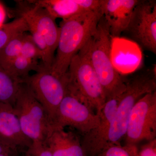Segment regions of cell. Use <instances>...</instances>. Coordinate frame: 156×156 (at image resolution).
Here are the masks:
<instances>
[{
  "label": "cell",
  "mask_w": 156,
  "mask_h": 156,
  "mask_svg": "<svg viewBox=\"0 0 156 156\" xmlns=\"http://www.w3.org/2000/svg\"><path fill=\"white\" fill-rule=\"evenodd\" d=\"M138 156H156V139L143 145L138 151Z\"/></svg>",
  "instance_id": "23"
},
{
  "label": "cell",
  "mask_w": 156,
  "mask_h": 156,
  "mask_svg": "<svg viewBox=\"0 0 156 156\" xmlns=\"http://www.w3.org/2000/svg\"><path fill=\"white\" fill-rule=\"evenodd\" d=\"M89 40L71 62L66 73L67 92L98 115L106 100L91 62Z\"/></svg>",
  "instance_id": "2"
},
{
  "label": "cell",
  "mask_w": 156,
  "mask_h": 156,
  "mask_svg": "<svg viewBox=\"0 0 156 156\" xmlns=\"http://www.w3.org/2000/svg\"><path fill=\"white\" fill-rule=\"evenodd\" d=\"M41 66V63L40 64L38 61L31 60L20 55L5 69L12 76L23 83L29 76L30 72L34 71L36 72Z\"/></svg>",
  "instance_id": "17"
},
{
  "label": "cell",
  "mask_w": 156,
  "mask_h": 156,
  "mask_svg": "<svg viewBox=\"0 0 156 156\" xmlns=\"http://www.w3.org/2000/svg\"><path fill=\"white\" fill-rule=\"evenodd\" d=\"M112 37L103 17L89 40L90 59L104 92L106 101L125 92L126 84L113 64Z\"/></svg>",
  "instance_id": "3"
},
{
  "label": "cell",
  "mask_w": 156,
  "mask_h": 156,
  "mask_svg": "<svg viewBox=\"0 0 156 156\" xmlns=\"http://www.w3.org/2000/svg\"><path fill=\"white\" fill-rule=\"evenodd\" d=\"M138 151L136 145L115 144L107 148L97 156H138Z\"/></svg>",
  "instance_id": "20"
},
{
  "label": "cell",
  "mask_w": 156,
  "mask_h": 156,
  "mask_svg": "<svg viewBox=\"0 0 156 156\" xmlns=\"http://www.w3.org/2000/svg\"><path fill=\"white\" fill-rule=\"evenodd\" d=\"M66 73L62 76L53 73L43 65L23 83L41 103L53 124L59 105L67 91Z\"/></svg>",
  "instance_id": "6"
},
{
  "label": "cell",
  "mask_w": 156,
  "mask_h": 156,
  "mask_svg": "<svg viewBox=\"0 0 156 156\" xmlns=\"http://www.w3.org/2000/svg\"><path fill=\"white\" fill-rule=\"evenodd\" d=\"M17 153L16 151L11 149L0 137V154H17Z\"/></svg>",
  "instance_id": "24"
},
{
  "label": "cell",
  "mask_w": 156,
  "mask_h": 156,
  "mask_svg": "<svg viewBox=\"0 0 156 156\" xmlns=\"http://www.w3.org/2000/svg\"><path fill=\"white\" fill-rule=\"evenodd\" d=\"M44 8L55 19L66 20L86 12L77 0H41L34 1Z\"/></svg>",
  "instance_id": "15"
},
{
  "label": "cell",
  "mask_w": 156,
  "mask_h": 156,
  "mask_svg": "<svg viewBox=\"0 0 156 156\" xmlns=\"http://www.w3.org/2000/svg\"><path fill=\"white\" fill-rule=\"evenodd\" d=\"M0 137L11 149H28L32 142L25 136L14 107L0 102Z\"/></svg>",
  "instance_id": "13"
},
{
  "label": "cell",
  "mask_w": 156,
  "mask_h": 156,
  "mask_svg": "<svg viewBox=\"0 0 156 156\" xmlns=\"http://www.w3.org/2000/svg\"><path fill=\"white\" fill-rule=\"evenodd\" d=\"M125 32L143 48L156 54L155 0H139Z\"/></svg>",
  "instance_id": "9"
},
{
  "label": "cell",
  "mask_w": 156,
  "mask_h": 156,
  "mask_svg": "<svg viewBox=\"0 0 156 156\" xmlns=\"http://www.w3.org/2000/svg\"><path fill=\"white\" fill-rule=\"evenodd\" d=\"M13 107L25 136L32 143H44L53 128V123L24 83L20 86Z\"/></svg>",
  "instance_id": "5"
},
{
  "label": "cell",
  "mask_w": 156,
  "mask_h": 156,
  "mask_svg": "<svg viewBox=\"0 0 156 156\" xmlns=\"http://www.w3.org/2000/svg\"><path fill=\"white\" fill-rule=\"evenodd\" d=\"M27 33L23 43L20 55L34 61L41 60V54L40 50L34 42L30 34Z\"/></svg>",
  "instance_id": "21"
},
{
  "label": "cell",
  "mask_w": 156,
  "mask_h": 156,
  "mask_svg": "<svg viewBox=\"0 0 156 156\" xmlns=\"http://www.w3.org/2000/svg\"><path fill=\"white\" fill-rule=\"evenodd\" d=\"M121 95L107 101L98 114L99 125L84 135L81 144L86 156H97L104 150L107 136Z\"/></svg>",
  "instance_id": "11"
},
{
  "label": "cell",
  "mask_w": 156,
  "mask_h": 156,
  "mask_svg": "<svg viewBox=\"0 0 156 156\" xmlns=\"http://www.w3.org/2000/svg\"><path fill=\"white\" fill-rule=\"evenodd\" d=\"M156 136V91L136 101L131 110L126 137V144L136 145L143 140L151 141Z\"/></svg>",
  "instance_id": "7"
},
{
  "label": "cell",
  "mask_w": 156,
  "mask_h": 156,
  "mask_svg": "<svg viewBox=\"0 0 156 156\" xmlns=\"http://www.w3.org/2000/svg\"><path fill=\"white\" fill-rule=\"evenodd\" d=\"M21 83L0 64V102L14 106Z\"/></svg>",
  "instance_id": "16"
},
{
  "label": "cell",
  "mask_w": 156,
  "mask_h": 156,
  "mask_svg": "<svg viewBox=\"0 0 156 156\" xmlns=\"http://www.w3.org/2000/svg\"><path fill=\"white\" fill-rule=\"evenodd\" d=\"M25 156H29L28 154H27V153L26 152V153Z\"/></svg>",
  "instance_id": "27"
},
{
  "label": "cell",
  "mask_w": 156,
  "mask_h": 156,
  "mask_svg": "<svg viewBox=\"0 0 156 156\" xmlns=\"http://www.w3.org/2000/svg\"><path fill=\"white\" fill-rule=\"evenodd\" d=\"M99 123V115L66 91L57 109L53 126L61 129L69 126L84 135Z\"/></svg>",
  "instance_id": "8"
},
{
  "label": "cell",
  "mask_w": 156,
  "mask_h": 156,
  "mask_svg": "<svg viewBox=\"0 0 156 156\" xmlns=\"http://www.w3.org/2000/svg\"><path fill=\"white\" fill-rule=\"evenodd\" d=\"M102 17L100 10L62 20L56 54L50 69L53 73L58 76L66 74L73 58L91 38Z\"/></svg>",
  "instance_id": "1"
},
{
  "label": "cell",
  "mask_w": 156,
  "mask_h": 156,
  "mask_svg": "<svg viewBox=\"0 0 156 156\" xmlns=\"http://www.w3.org/2000/svg\"><path fill=\"white\" fill-rule=\"evenodd\" d=\"M29 31L28 25L23 17H18L0 27V50L15 37Z\"/></svg>",
  "instance_id": "18"
},
{
  "label": "cell",
  "mask_w": 156,
  "mask_h": 156,
  "mask_svg": "<svg viewBox=\"0 0 156 156\" xmlns=\"http://www.w3.org/2000/svg\"><path fill=\"white\" fill-rule=\"evenodd\" d=\"M26 152L29 156H53L43 143H33Z\"/></svg>",
  "instance_id": "22"
},
{
  "label": "cell",
  "mask_w": 156,
  "mask_h": 156,
  "mask_svg": "<svg viewBox=\"0 0 156 156\" xmlns=\"http://www.w3.org/2000/svg\"><path fill=\"white\" fill-rule=\"evenodd\" d=\"M17 154H0V156H16Z\"/></svg>",
  "instance_id": "26"
},
{
  "label": "cell",
  "mask_w": 156,
  "mask_h": 156,
  "mask_svg": "<svg viewBox=\"0 0 156 156\" xmlns=\"http://www.w3.org/2000/svg\"><path fill=\"white\" fill-rule=\"evenodd\" d=\"M139 0H101L100 10L112 37H119L128 27Z\"/></svg>",
  "instance_id": "12"
},
{
  "label": "cell",
  "mask_w": 156,
  "mask_h": 156,
  "mask_svg": "<svg viewBox=\"0 0 156 156\" xmlns=\"http://www.w3.org/2000/svg\"><path fill=\"white\" fill-rule=\"evenodd\" d=\"M44 144L53 156H86L77 135L64 129L53 126Z\"/></svg>",
  "instance_id": "14"
},
{
  "label": "cell",
  "mask_w": 156,
  "mask_h": 156,
  "mask_svg": "<svg viewBox=\"0 0 156 156\" xmlns=\"http://www.w3.org/2000/svg\"><path fill=\"white\" fill-rule=\"evenodd\" d=\"M17 11L19 17L25 20L29 28L33 29L43 37L54 59L59 36L56 19L34 1L17 2Z\"/></svg>",
  "instance_id": "10"
},
{
  "label": "cell",
  "mask_w": 156,
  "mask_h": 156,
  "mask_svg": "<svg viewBox=\"0 0 156 156\" xmlns=\"http://www.w3.org/2000/svg\"><path fill=\"white\" fill-rule=\"evenodd\" d=\"M25 33L12 39L0 50V64L5 69L15 58L20 56Z\"/></svg>",
  "instance_id": "19"
},
{
  "label": "cell",
  "mask_w": 156,
  "mask_h": 156,
  "mask_svg": "<svg viewBox=\"0 0 156 156\" xmlns=\"http://www.w3.org/2000/svg\"><path fill=\"white\" fill-rule=\"evenodd\" d=\"M126 89L120 97L105 141V150L120 144L126 135L133 106L141 97L156 91V66L137 72L125 82Z\"/></svg>",
  "instance_id": "4"
},
{
  "label": "cell",
  "mask_w": 156,
  "mask_h": 156,
  "mask_svg": "<svg viewBox=\"0 0 156 156\" xmlns=\"http://www.w3.org/2000/svg\"><path fill=\"white\" fill-rule=\"evenodd\" d=\"M6 13L2 5L0 3V27L4 24Z\"/></svg>",
  "instance_id": "25"
}]
</instances>
